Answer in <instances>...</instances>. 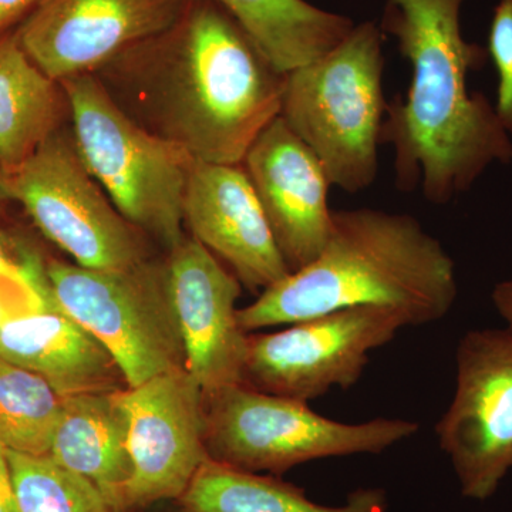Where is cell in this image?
I'll list each match as a JSON object with an SVG mask.
<instances>
[{
    "mask_svg": "<svg viewBox=\"0 0 512 512\" xmlns=\"http://www.w3.org/2000/svg\"><path fill=\"white\" fill-rule=\"evenodd\" d=\"M417 431L419 423L406 419L342 423L242 383L204 396L208 458L249 473L279 476L322 458L382 454Z\"/></svg>",
    "mask_w": 512,
    "mask_h": 512,
    "instance_id": "cell-6",
    "label": "cell"
},
{
    "mask_svg": "<svg viewBox=\"0 0 512 512\" xmlns=\"http://www.w3.org/2000/svg\"><path fill=\"white\" fill-rule=\"evenodd\" d=\"M121 392L66 397L49 453L60 466L92 481L119 511L121 491L133 473Z\"/></svg>",
    "mask_w": 512,
    "mask_h": 512,
    "instance_id": "cell-17",
    "label": "cell"
},
{
    "mask_svg": "<svg viewBox=\"0 0 512 512\" xmlns=\"http://www.w3.org/2000/svg\"><path fill=\"white\" fill-rule=\"evenodd\" d=\"M0 512H19L13 491L8 451L0 444Z\"/></svg>",
    "mask_w": 512,
    "mask_h": 512,
    "instance_id": "cell-26",
    "label": "cell"
},
{
    "mask_svg": "<svg viewBox=\"0 0 512 512\" xmlns=\"http://www.w3.org/2000/svg\"><path fill=\"white\" fill-rule=\"evenodd\" d=\"M121 400L133 473L121 491L120 511L180 500L208 460L201 387L180 367L123 390Z\"/></svg>",
    "mask_w": 512,
    "mask_h": 512,
    "instance_id": "cell-11",
    "label": "cell"
},
{
    "mask_svg": "<svg viewBox=\"0 0 512 512\" xmlns=\"http://www.w3.org/2000/svg\"><path fill=\"white\" fill-rule=\"evenodd\" d=\"M9 178L13 200L76 265L119 271L151 258L146 235L101 190L77 153L73 136L56 131Z\"/></svg>",
    "mask_w": 512,
    "mask_h": 512,
    "instance_id": "cell-8",
    "label": "cell"
},
{
    "mask_svg": "<svg viewBox=\"0 0 512 512\" xmlns=\"http://www.w3.org/2000/svg\"><path fill=\"white\" fill-rule=\"evenodd\" d=\"M13 200L12 184H10L9 175L3 173L0 168V211L5 208V205Z\"/></svg>",
    "mask_w": 512,
    "mask_h": 512,
    "instance_id": "cell-28",
    "label": "cell"
},
{
    "mask_svg": "<svg viewBox=\"0 0 512 512\" xmlns=\"http://www.w3.org/2000/svg\"><path fill=\"white\" fill-rule=\"evenodd\" d=\"M185 227L252 292L291 274L242 164L195 160L184 200Z\"/></svg>",
    "mask_w": 512,
    "mask_h": 512,
    "instance_id": "cell-15",
    "label": "cell"
},
{
    "mask_svg": "<svg viewBox=\"0 0 512 512\" xmlns=\"http://www.w3.org/2000/svg\"><path fill=\"white\" fill-rule=\"evenodd\" d=\"M251 37L276 72L288 74L338 46L356 23L306 0H214Z\"/></svg>",
    "mask_w": 512,
    "mask_h": 512,
    "instance_id": "cell-19",
    "label": "cell"
},
{
    "mask_svg": "<svg viewBox=\"0 0 512 512\" xmlns=\"http://www.w3.org/2000/svg\"><path fill=\"white\" fill-rule=\"evenodd\" d=\"M461 494L485 501L512 470V330H470L456 350V390L436 426Z\"/></svg>",
    "mask_w": 512,
    "mask_h": 512,
    "instance_id": "cell-10",
    "label": "cell"
},
{
    "mask_svg": "<svg viewBox=\"0 0 512 512\" xmlns=\"http://www.w3.org/2000/svg\"><path fill=\"white\" fill-rule=\"evenodd\" d=\"M63 402L42 376L0 357V444L6 450L49 456Z\"/></svg>",
    "mask_w": 512,
    "mask_h": 512,
    "instance_id": "cell-21",
    "label": "cell"
},
{
    "mask_svg": "<svg viewBox=\"0 0 512 512\" xmlns=\"http://www.w3.org/2000/svg\"><path fill=\"white\" fill-rule=\"evenodd\" d=\"M248 333L242 384L309 403L359 382L370 353L396 338L409 322L379 306L340 309L288 325Z\"/></svg>",
    "mask_w": 512,
    "mask_h": 512,
    "instance_id": "cell-9",
    "label": "cell"
},
{
    "mask_svg": "<svg viewBox=\"0 0 512 512\" xmlns=\"http://www.w3.org/2000/svg\"><path fill=\"white\" fill-rule=\"evenodd\" d=\"M94 74L128 116L204 163L242 164L284 96L285 74L214 0H192L173 28Z\"/></svg>",
    "mask_w": 512,
    "mask_h": 512,
    "instance_id": "cell-1",
    "label": "cell"
},
{
    "mask_svg": "<svg viewBox=\"0 0 512 512\" xmlns=\"http://www.w3.org/2000/svg\"><path fill=\"white\" fill-rule=\"evenodd\" d=\"M0 296L19 315L45 311L55 302L47 282L46 264L25 242L0 231Z\"/></svg>",
    "mask_w": 512,
    "mask_h": 512,
    "instance_id": "cell-23",
    "label": "cell"
},
{
    "mask_svg": "<svg viewBox=\"0 0 512 512\" xmlns=\"http://www.w3.org/2000/svg\"><path fill=\"white\" fill-rule=\"evenodd\" d=\"M45 0H0V36L19 26Z\"/></svg>",
    "mask_w": 512,
    "mask_h": 512,
    "instance_id": "cell-25",
    "label": "cell"
},
{
    "mask_svg": "<svg viewBox=\"0 0 512 512\" xmlns=\"http://www.w3.org/2000/svg\"><path fill=\"white\" fill-rule=\"evenodd\" d=\"M242 167L288 268L311 264L332 227V184L319 158L278 116L255 138Z\"/></svg>",
    "mask_w": 512,
    "mask_h": 512,
    "instance_id": "cell-14",
    "label": "cell"
},
{
    "mask_svg": "<svg viewBox=\"0 0 512 512\" xmlns=\"http://www.w3.org/2000/svg\"><path fill=\"white\" fill-rule=\"evenodd\" d=\"M6 451L19 512H120L92 481L52 457Z\"/></svg>",
    "mask_w": 512,
    "mask_h": 512,
    "instance_id": "cell-22",
    "label": "cell"
},
{
    "mask_svg": "<svg viewBox=\"0 0 512 512\" xmlns=\"http://www.w3.org/2000/svg\"><path fill=\"white\" fill-rule=\"evenodd\" d=\"M15 316H20L16 309L10 305L9 302H6L5 299L0 296V326L6 322V320L10 318H15Z\"/></svg>",
    "mask_w": 512,
    "mask_h": 512,
    "instance_id": "cell-29",
    "label": "cell"
},
{
    "mask_svg": "<svg viewBox=\"0 0 512 512\" xmlns=\"http://www.w3.org/2000/svg\"><path fill=\"white\" fill-rule=\"evenodd\" d=\"M464 2L387 0L380 23L412 67L406 97L387 103L380 143L393 147L396 187H420L433 205L466 194L493 165L512 163V138L494 104L468 87L490 57L463 36Z\"/></svg>",
    "mask_w": 512,
    "mask_h": 512,
    "instance_id": "cell-2",
    "label": "cell"
},
{
    "mask_svg": "<svg viewBox=\"0 0 512 512\" xmlns=\"http://www.w3.org/2000/svg\"><path fill=\"white\" fill-rule=\"evenodd\" d=\"M491 299L501 318L507 322V328L512 330V279L495 285Z\"/></svg>",
    "mask_w": 512,
    "mask_h": 512,
    "instance_id": "cell-27",
    "label": "cell"
},
{
    "mask_svg": "<svg viewBox=\"0 0 512 512\" xmlns=\"http://www.w3.org/2000/svg\"><path fill=\"white\" fill-rule=\"evenodd\" d=\"M487 52L498 76L495 113L512 138V0H498L495 5Z\"/></svg>",
    "mask_w": 512,
    "mask_h": 512,
    "instance_id": "cell-24",
    "label": "cell"
},
{
    "mask_svg": "<svg viewBox=\"0 0 512 512\" xmlns=\"http://www.w3.org/2000/svg\"><path fill=\"white\" fill-rule=\"evenodd\" d=\"M0 357L42 376L64 399L128 389L109 350L57 306L6 320Z\"/></svg>",
    "mask_w": 512,
    "mask_h": 512,
    "instance_id": "cell-16",
    "label": "cell"
},
{
    "mask_svg": "<svg viewBox=\"0 0 512 512\" xmlns=\"http://www.w3.org/2000/svg\"><path fill=\"white\" fill-rule=\"evenodd\" d=\"M53 302L99 340L120 366L128 389L185 367L167 262L148 258L119 271L50 261Z\"/></svg>",
    "mask_w": 512,
    "mask_h": 512,
    "instance_id": "cell-7",
    "label": "cell"
},
{
    "mask_svg": "<svg viewBox=\"0 0 512 512\" xmlns=\"http://www.w3.org/2000/svg\"><path fill=\"white\" fill-rule=\"evenodd\" d=\"M66 96L20 46L0 36V168L13 175L57 131Z\"/></svg>",
    "mask_w": 512,
    "mask_h": 512,
    "instance_id": "cell-18",
    "label": "cell"
},
{
    "mask_svg": "<svg viewBox=\"0 0 512 512\" xmlns=\"http://www.w3.org/2000/svg\"><path fill=\"white\" fill-rule=\"evenodd\" d=\"M383 73L382 29L363 22L326 55L285 74L279 116L348 194L372 187L379 174Z\"/></svg>",
    "mask_w": 512,
    "mask_h": 512,
    "instance_id": "cell-4",
    "label": "cell"
},
{
    "mask_svg": "<svg viewBox=\"0 0 512 512\" xmlns=\"http://www.w3.org/2000/svg\"><path fill=\"white\" fill-rule=\"evenodd\" d=\"M457 296L454 259L413 215L357 208L333 211L315 261L259 293L238 319L252 333L379 306L420 326L446 318Z\"/></svg>",
    "mask_w": 512,
    "mask_h": 512,
    "instance_id": "cell-3",
    "label": "cell"
},
{
    "mask_svg": "<svg viewBox=\"0 0 512 512\" xmlns=\"http://www.w3.org/2000/svg\"><path fill=\"white\" fill-rule=\"evenodd\" d=\"M165 262L185 369L204 396L242 383L248 333L238 319L241 282L192 237L168 251Z\"/></svg>",
    "mask_w": 512,
    "mask_h": 512,
    "instance_id": "cell-13",
    "label": "cell"
},
{
    "mask_svg": "<svg viewBox=\"0 0 512 512\" xmlns=\"http://www.w3.org/2000/svg\"><path fill=\"white\" fill-rule=\"evenodd\" d=\"M77 153L117 211L171 251L185 238L184 200L195 160L121 109L96 74L60 82Z\"/></svg>",
    "mask_w": 512,
    "mask_h": 512,
    "instance_id": "cell-5",
    "label": "cell"
},
{
    "mask_svg": "<svg viewBox=\"0 0 512 512\" xmlns=\"http://www.w3.org/2000/svg\"><path fill=\"white\" fill-rule=\"evenodd\" d=\"M177 504L184 512H384L386 493L359 488L339 507L315 503L296 485L208 458Z\"/></svg>",
    "mask_w": 512,
    "mask_h": 512,
    "instance_id": "cell-20",
    "label": "cell"
},
{
    "mask_svg": "<svg viewBox=\"0 0 512 512\" xmlns=\"http://www.w3.org/2000/svg\"><path fill=\"white\" fill-rule=\"evenodd\" d=\"M192 0H45L15 30L20 46L60 83L94 74L173 28Z\"/></svg>",
    "mask_w": 512,
    "mask_h": 512,
    "instance_id": "cell-12",
    "label": "cell"
}]
</instances>
